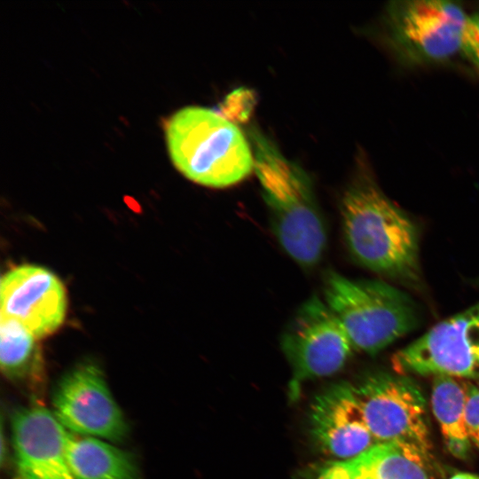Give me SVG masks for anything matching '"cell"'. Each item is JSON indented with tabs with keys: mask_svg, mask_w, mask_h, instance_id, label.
Returning a JSON list of instances; mask_svg holds the SVG:
<instances>
[{
	"mask_svg": "<svg viewBox=\"0 0 479 479\" xmlns=\"http://www.w3.org/2000/svg\"><path fill=\"white\" fill-rule=\"evenodd\" d=\"M341 215L346 245L357 263L396 280L419 282L416 225L368 174L358 175L349 185Z\"/></svg>",
	"mask_w": 479,
	"mask_h": 479,
	"instance_id": "1",
	"label": "cell"
},
{
	"mask_svg": "<svg viewBox=\"0 0 479 479\" xmlns=\"http://www.w3.org/2000/svg\"><path fill=\"white\" fill-rule=\"evenodd\" d=\"M254 169L271 213V228L285 252L304 267L317 264L327 234L312 183L266 136L251 131Z\"/></svg>",
	"mask_w": 479,
	"mask_h": 479,
	"instance_id": "2",
	"label": "cell"
},
{
	"mask_svg": "<svg viewBox=\"0 0 479 479\" xmlns=\"http://www.w3.org/2000/svg\"><path fill=\"white\" fill-rule=\"evenodd\" d=\"M170 160L192 182L222 188L235 185L254 168V155L235 122L201 106L184 107L164 123Z\"/></svg>",
	"mask_w": 479,
	"mask_h": 479,
	"instance_id": "3",
	"label": "cell"
},
{
	"mask_svg": "<svg viewBox=\"0 0 479 479\" xmlns=\"http://www.w3.org/2000/svg\"><path fill=\"white\" fill-rule=\"evenodd\" d=\"M324 301L345 330L353 349L375 354L420 321L419 309L404 292L381 280H357L329 272Z\"/></svg>",
	"mask_w": 479,
	"mask_h": 479,
	"instance_id": "4",
	"label": "cell"
},
{
	"mask_svg": "<svg viewBox=\"0 0 479 479\" xmlns=\"http://www.w3.org/2000/svg\"><path fill=\"white\" fill-rule=\"evenodd\" d=\"M365 423L377 443H400L427 459L432 447L426 401L406 375L378 373L353 386Z\"/></svg>",
	"mask_w": 479,
	"mask_h": 479,
	"instance_id": "5",
	"label": "cell"
},
{
	"mask_svg": "<svg viewBox=\"0 0 479 479\" xmlns=\"http://www.w3.org/2000/svg\"><path fill=\"white\" fill-rule=\"evenodd\" d=\"M467 14L454 3L405 0L389 4L386 24L397 51L412 63L445 60L459 52Z\"/></svg>",
	"mask_w": 479,
	"mask_h": 479,
	"instance_id": "6",
	"label": "cell"
},
{
	"mask_svg": "<svg viewBox=\"0 0 479 479\" xmlns=\"http://www.w3.org/2000/svg\"><path fill=\"white\" fill-rule=\"evenodd\" d=\"M398 374L479 379V302L427 331L392 357Z\"/></svg>",
	"mask_w": 479,
	"mask_h": 479,
	"instance_id": "7",
	"label": "cell"
},
{
	"mask_svg": "<svg viewBox=\"0 0 479 479\" xmlns=\"http://www.w3.org/2000/svg\"><path fill=\"white\" fill-rule=\"evenodd\" d=\"M281 347L296 387L302 381L337 373L353 349L336 316L317 296L299 307L282 334Z\"/></svg>",
	"mask_w": 479,
	"mask_h": 479,
	"instance_id": "8",
	"label": "cell"
},
{
	"mask_svg": "<svg viewBox=\"0 0 479 479\" xmlns=\"http://www.w3.org/2000/svg\"><path fill=\"white\" fill-rule=\"evenodd\" d=\"M52 412L68 431L111 442L122 441L128 424L99 366L83 362L68 371L52 396Z\"/></svg>",
	"mask_w": 479,
	"mask_h": 479,
	"instance_id": "9",
	"label": "cell"
},
{
	"mask_svg": "<svg viewBox=\"0 0 479 479\" xmlns=\"http://www.w3.org/2000/svg\"><path fill=\"white\" fill-rule=\"evenodd\" d=\"M1 316L14 319L37 339L54 333L63 323L67 294L61 280L48 269L16 266L1 279Z\"/></svg>",
	"mask_w": 479,
	"mask_h": 479,
	"instance_id": "10",
	"label": "cell"
},
{
	"mask_svg": "<svg viewBox=\"0 0 479 479\" xmlns=\"http://www.w3.org/2000/svg\"><path fill=\"white\" fill-rule=\"evenodd\" d=\"M12 447L20 479H76L67 457L69 432L40 404L16 410L11 418Z\"/></svg>",
	"mask_w": 479,
	"mask_h": 479,
	"instance_id": "11",
	"label": "cell"
},
{
	"mask_svg": "<svg viewBox=\"0 0 479 479\" xmlns=\"http://www.w3.org/2000/svg\"><path fill=\"white\" fill-rule=\"evenodd\" d=\"M310 422L318 447L338 460L357 457L378 444L348 383L333 385L315 398Z\"/></svg>",
	"mask_w": 479,
	"mask_h": 479,
	"instance_id": "12",
	"label": "cell"
},
{
	"mask_svg": "<svg viewBox=\"0 0 479 479\" xmlns=\"http://www.w3.org/2000/svg\"><path fill=\"white\" fill-rule=\"evenodd\" d=\"M426 459L411 445L378 443L352 459L318 466L310 479H429Z\"/></svg>",
	"mask_w": 479,
	"mask_h": 479,
	"instance_id": "13",
	"label": "cell"
},
{
	"mask_svg": "<svg viewBox=\"0 0 479 479\" xmlns=\"http://www.w3.org/2000/svg\"><path fill=\"white\" fill-rule=\"evenodd\" d=\"M67 457L76 479H141L131 454L99 438L69 432Z\"/></svg>",
	"mask_w": 479,
	"mask_h": 479,
	"instance_id": "14",
	"label": "cell"
},
{
	"mask_svg": "<svg viewBox=\"0 0 479 479\" xmlns=\"http://www.w3.org/2000/svg\"><path fill=\"white\" fill-rule=\"evenodd\" d=\"M469 383L451 376H436L431 391V406L438 421L445 446L459 459H467L471 450L465 408Z\"/></svg>",
	"mask_w": 479,
	"mask_h": 479,
	"instance_id": "15",
	"label": "cell"
},
{
	"mask_svg": "<svg viewBox=\"0 0 479 479\" xmlns=\"http://www.w3.org/2000/svg\"><path fill=\"white\" fill-rule=\"evenodd\" d=\"M36 337L18 321L0 320V366L15 383L35 384L43 379V356Z\"/></svg>",
	"mask_w": 479,
	"mask_h": 479,
	"instance_id": "16",
	"label": "cell"
},
{
	"mask_svg": "<svg viewBox=\"0 0 479 479\" xmlns=\"http://www.w3.org/2000/svg\"><path fill=\"white\" fill-rule=\"evenodd\" d=\"M254 94L240 88L227 96L221 106V114L231 122H246L255 106Z\"/></svg>",
	"mask_w": 479,
	"mask_h": 479,
	"instance_id": "17",
	"label": "cell"
},
{
	"mask_svg": "<svg viewBox=\"0 0 479 479\" xmlns=\"http://www.w3.org/2000/svg\"><path fill=\"white\" fill-rule=\"evenodd\" d=\"M459 52L479 68V12L467 17L462 29Z\"/></svg>",
	"mask_w": 479,
	"mask_h": 479,
	"instance_id": "18",
	"label": "cell"
},
{
	"mask_svg": "<svg viewBox=\"0 0 479 479\" xmlns=\"http://www.w3.org/2000/svg\"><path fill=\"white\" fill-rule=\"evenodd\" d=\"M465 420L471 444L479 450V388L469 384Z\"/></svg>",
	"mask_w": 479,
	"mask_h": 479,
	"instance_id": "19",
	"label": "cell"
},
{
	"mask_svg": "<svg viewBox=\"0 0 479 479\" xmlns=\"http://www.w3.org/2000/svg\"><path fill=\"white\" fill-rule=\"evenodd\" d=\"M450 479H479V475L462 472L453 475Z\"/></svg>",
	"mask_w": 479,
	"mask_h": 479,
	"instance_id": "20",
	"label": "cell"
},
{
	"mask_svg": "<svg viewBox=\"0 0 479 479\" xmlns=\"http://www.w3.org/2000/svg\"><path fill=\"white\" fill-rule=\"evenodd\" d=\"M2 429H1V452H0V454H1V459H0V461H1V464L3 465V463L4 462V456H5V452H4V450H5V447H4V428H3V423H2Z\"/></svg>",
	"mask_w": 479,
	"mask_h": 479,
	"instance_id": "21",
	"label": "cell"
}]
</instances>
